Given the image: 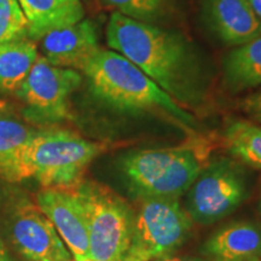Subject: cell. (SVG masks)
<instances>
[{
  "mask_svg": "<svg viewBox=\"0 0 261 261\" xmlns=\"http://www.w3.org/2000/svg\"><path fill=\"white\" fill-rule=\"evenodd\" d=\"M42 57L56 67L84 71L99 50L97 28L91 19L55 29L41 39Z\"/></svg>",
  "mask_w": 261,
  "mask_h": 261,
  "instance_id": "8fae6325",
  "label": "cell"
},
{
  "mask_svg": "<svg viewBox=\"0 0 261 261\" xmlns=\"http://www.w3.org/2000/svg\"><path fill=\"white\" fill-rule=\"evenodd\" d=\"M248 3H249L250 8L256 15V17L261 21V0H248Z\"/></svg>",
  "mask_w": 261,
  "mask_h": 261,
  "instance_id": "603a6c76",
  "label": "cell"
},
{
  "mask_svg": "<svg viewBox=\"0 0 261 261\" xmlns=\"http://www.w3.org/2000/svg\"><path fill=\"white\" fill-rule=\"evenodd\" d=\"M38 57L37 44L29 38L0 45V91L17 92Z\"/></svg>",
  "mask_w": 261,
  "mask_h": 261,
  "instance_id": "2e32d148",
  "label": "cell"
},
{
  "mask_svg": "<svg viewBox=\"0 0 261 261\" xmlns=\"http://www.w3.org/2000/svg\"><path fill=\"white\" fill-rule=\"evenodd\" d=\"M38 207L51 220L75 261H90V243L83 208L73 190L44 189Z\"/></svg>",
  "mask_w": 261,
  "mask_h": 261,
  "instance_id": "30bf717a",
  "label": "cell"
},
{
  "mask_svg": "<svg viewBox=\"0 0 261 261\" xmlns=\"http://www.w3.org/2000/svg\"><path fill=\"white\" fill-rule=\"evenodd\" d=\"M155 261H208L207 259H202V257H197V256H166L162 257L160 260H155Z\"/></svg>",
  "mask_w": 261,
  "mask_h": 261,
  "instance_id": "7402d4cb",
  "label": "cell"
},
{
  "mask_svg": "<svg viewBox=\"0 0 261 261\" xmlns=\"http://www.w3.org/2000/svg\"><path fill=\"white\" fill-rule=\"evenodd\" d=\"M0 261H11V257L8 254V250L2 241H0Z\"/></svg>",
  "mask_w": 261,
  "mask_h": 261,
  "instance_id": "cb8c5ba5",
  "label": "cell"
},
{
  "mask_svg": "<svg viewBox=\"0 0 261 261\" xmlns=\"http://www.w3.org/2000/svg\"><path fill=\"white\" fill-rule=\"evenodd\" d=\"M11 240L29 261H70L71 254L51 220L37 205L21 203L11 218Z\"/></svg>",
  "mask_w": 261,
  "mask_h": 261,
  "instance_id": "9c48e42d",
  "label": "cell"
},
{
  "mask_svg": "<svg viewBox=\"0 0 261 261\" xmlns=\"http://www.w3.org/2000/svg\"><path fill=\"white\" fill-rule=\"evenodd\" d=\"M83 73L94 96L108 106L128 112L160 110L185 125L194 121L177 100L115 51L99 48Z\"/></svg>",
  "mask_w": 261,
  "mask_h": 261,
  "instance_id": "7a4b0ae2",
  "label": "cell"
},
{
  "mask_svg": "<svg viewBox=\"0 0 261 261\" xmlns=\"http://www.w3.org/2000/svg\"><path fill=\"white\" fill-rule=\"evenodd\" d=\"M35 133L14 119L0 117V177L12 181L28 178L25 152Z\"/></svg>",
  "mask_w": 261,
  "mask_h": 261,
  "instance_id": "9a60e30c",
  "label": "cell"
},
{
  "mask_svg": "<svg viewBox=\"0 0 261 261\" xmlns=\"http://www.w3.org/2000/svg\"><path fill=\"white\" fill-rule=\"evenodd\" d=\"M207 152L204 144L138 150L123 159L121 167L129 188L142 200H179L203 169Z\"/></svg>",
  "mask_w": 261,
  "mask_h": 261,
  "instance_id": "3957f363",
  "label": "cell"
},
{
  "mask_svg": "<svg viewBox=\"0 0 261 261\" xmlns=\"http://www.w3.org/2000/svg\"><path fill=\"white\" fill-rule=\"evenodd\" d=\"M135 215L123 261H155L169 256L187 241L192 220L177 198H145Z\"/></svg>",
  "mask_w": 261,
  "mask_h": 261,
  "instance_id": "8992f818",
  "label": "cell"
},
{
  "mask_svg": "<svg viewBox=\"0 0 261 261\" xmlns=\"http://www.w3.org/2000/svg\"><path fill=\"white\" fill-rule=\"evenodd\" d=\"M83 208L90 261H123L128 253L135 214L128 203L103 185L80 182L73 189Z\"/></svg>",
  "mask_w": 261,
  "mask_h": 261,
  "instance_id": "5b68a950",
  "label": "cell"
},
{
  "mask_svg": "<svg viewBox=\"0 0 261 261\" xmlns=\"http://www.w3.org/2000/svg\"><path fill=\"white\" fill-rule=\"evenodd\" d=\"M108 8L115 9L126 17L136 21L149 22L158 18L165 8V0H98Z\"/></svg>",
  "mask_w": 261,
  "mask_h": 261,
  "instance_id": "ffe728a7",
  "label": "cell"
},
{
  "mask_svg": "<svg viewBox=\"0 0 261 261\" xmlns=\"http://www.w3.org/2000/svg\"><path fill=\"white\" fill-rule=\"evenodd\" d=\"M248 108L252 113L255 114L256 116L261 117V92L255 94L248 100Z\"/></svg>",
  "mask_w": 261,
  "mask_h": 261,
  "instance_id": "44dd1931",
  "label": "cell"
},
{
  "mask_svg": "<svg viewBox=\"0 0 261 261\" xmlns=\"http://www.w3.org/2000/svg\"><path fill=\"white\" fill-rule=\"evenodd\" d=\"M102 150V144L67 129L37 132L25 152L27 177L37 179L44 189L73 190Z\"/></svg>",
  "mask_w": 261,
  "mask_h": 261,
  "instance_id": "277c9868",
  "label": "cell"
},
{
  "mask_svg": "<svg viewBox=\"0 0 261 261\" xmlns=\"http://www.w3.org/2000/svg\"><path fill=\"white\" fill-rule=\"evenodd\" d=\"M28 24V38L40 39L55 29L77 23L85 17L81 0H17Z\"/></svg>",
  "mask_w": 261,
  "mask_h": 261,
  "instance_id": "5bb4252c",
  "label": "cell"
},
{
  "mask_svg": "<svg viewBox=\"0 0 261 261\" xmlns=\"http://www.w3.org/2000/svg\"><path fill=\"white\" fill-rule=\"evenodd\" d=\"M228 85L240 91L261 84V37L241 45L225 60Z\"/></svg>",
  "mask_w": 261,
  "mask_h": 261,
  "instance_id": "e0dca14e",
  "label": "cell"
},
{
  "mask_svg": "<svg viewBox=\"0 0 261 261\" xmlns=\"http://www.w3.org/2000/svg\"><path fill=\"white\" fill-rule=\"evenodd\" d=\"M28 38V24L17 0H0V45Z\"/></svg>",
  "mask_w": 261,
  "mask_h": 261,
  "instance_id": "d6986e66",
  "label": "cell"
},
{
  "mask_svg": "<svg viewBox=\"0 0 261 261\" xmlns=\"http://www.w3.org/2000/svg\"><path fill=\"white\" fill-rule=\"evenodd\" d=\"M202 254L208 261H261V226L249 221L225 225L205 241Z\"/></svg>",
  "mask_w": 261,
  "mask_h": 261,
  "instance_id": "7c38bea8",
  "label": "cell"
},
{
  "mask_svg": "<svg viewBox=\"0 0 261 261\" xmlns=\"http://www.w3.org/2000/svg\"><path fill=\"white\" fill-rule=\"evenodd\" d=\"M207 16L221 40L241 46L261 37V21L248 0H207Z\"/></svg>",
  "mask_w": 261,
  "mask_h": 261,
  "instance_id": "4fadbf2b",
  "label": "cell"
},
{
  "mask_svg": "<svg viewBox=\"0 0 261 261\" xmlns=\"http://www.w3.org/2000/svg\"><path fill=\"white\" fill-rule=\"evenodd\" d=\"M77 70L56 67L39 56L15 94L24 104V114L33 122H60L69 116V97L80 86Z\"/></svg>",
  "mask_w": 261,
  "mask_h": 261,
  "instance_id": "ba28073f",
  "label": "cell"
},
{
  "mask_svg": "<svg viewBox=\"0 0 261 261\" xmlns=\"http://www.w3.org/2000/svg\"><path fill=\"white\" fill-rule=\"evenodd\" d=\"M110 50L144 71L179 102H188L195 92V67L180 39L145 22L113 12L107 25Z\"/></svg>",
  "mask_w": 261,
  "mask_h": 261,
  "instance_id": "6da1fadb",
  "label": "cell"
},
{
  "mask_svg": "<svg viewBox=\"0 0 261 261\" xmlns=\"http://www.w3.org/2000/svg\"><path fill=\"white\" fill-rule=\"evenodd\" d=\"M259 215L261 219V195H260V200H259Z\"/></svg>",
  "mask_w": 261,
  "mask_h": 261,
  "instance_id": "d4e9b609",
  "label": "cell"
},
{
  "mask_svg": "<svg viewBox=\"0 0 261 261\" xmlns=\"http://www.w3.org/2000/svg\"><path fill=\"white\" fill-rule=\"evenodd\" d=\"M248 196L244 173L233 161L208 163L188 190L185 211L192 223L212 225L232 214Z\"/></svg>",
  "mask_w": 261,
  "mask_h": 261,
  "instance_id": "52a82bcc",
  "label": "cell"
},
{
  "mask_svg": "<svg viewBox=\"0 0 261 261\" xmlns=\"http://www.w3.org/2000/svg\"><path fill=\"white\" fill-rule=\"evenodd\" d=\"M227 148L234 158L261 169V128L248 121H236L226 130Z\"/></svg>",
  "mask_w": 261,
  "mask_h": 261,
  "instance_id": "ac0fdd59",
  "label": "cell"
}]
</instances>
